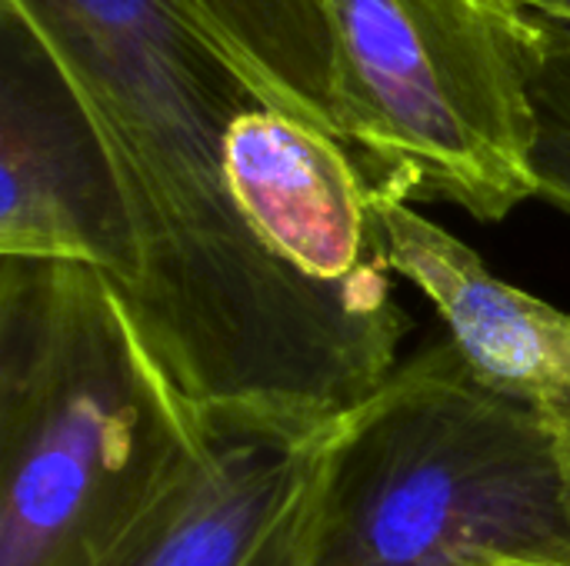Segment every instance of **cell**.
I'll return each mask as SVG.
<instances>
[{
    "mask_svg": "<svg viewBox=\"0 0 570 566\" xmlns=\"http://www.w3.org/2000/svg\"><path fill=\"white\" fill-rule=\"evenodd\" d=\"M207 430L120 290L0 264V566H100Z\"/></svg>",
    "mask_w": 570,
    "mask_h": 566,
    "instance_id": "6da1fadb",
    "label": "cell"
},
{
    "mask_svg": "<svg viewBox=\"0 0 570 566\" xmlns=\"http://www.w3.org/2000/svg\"><path fill=\"white\" fill-rule=\"evenodd\" d=\"M327 107L371 187L498 224L541 193L531 0H317Z\"/></svg>",
    "mask_w": 570,
    "mask_h": 566,
    "instance_id": "7a4b0ae2",
    "label": "cell"
},
{
    "mask_svg": "<svg viewBox=\"0 0 570 566\" xmlns=\"http://www.w3.org/2000/svg\"><path fill=\"white\" fill-rule=\"evenodd\" d=\"M570 564V490L544 424L451 340L397 367L347 440L317 566Z\"/></svg>",
    "mask_w": 570,
    "mask_h": 566,
    "instance_id": "3957f363",
    "label": "cell"
},
{
    "mask_svg": "<svg viewBox=\"0 0 570 566\" xmlns=\"http://www.w3.org/2000/svg\"><path fill=\"white\" fill-rule=\"evenodd\" d=\"M367 404L334 417L207 414L197 447L100 566H317L327 490Z\"/></svg>",
    "mask_w": 570,
    "mask_h": 566,
    "instance_id": "277c9868",
    "label": "cell"
},
{
    "mask_svg": "<svg viewBox=\"0 0 570 566\" xmlns=\"http://www.w3.org/2000/svg\"><path fill=\"white\" fill-rule=\"evenodd\" d=\"M0 257L80 264L127 290L137 254L110 163L37 50L3 23Z\"/></svg>",
    "mask_w": 570,
    "mask_h": 566,
    "instance_id": "5b68a950",
    "label": "cell"
},
{
    "mask_svg": "<svg viewBox=\"0 0 570 566\" xmlns=\"http://www.w3.org/2000/svg\"><path fill=\"white\" fill-rule=\"evenodd\" d=\"M224 167L240 214L277 260L324 290L401 307L371 183L337 137L257 103L230 123Z\"/></svg>",
    "mask_w": 570,
    "mask_h": 566,
    "instance_id": "8992f818",
    "label": "cell"
},
{
    "mask_svg": "<svg viewBox=\"0 0 570 566\" xmlns=\"http://www.w3.org/2000/svg\"><path fill=\"white\" fill-rule=\"evenodd\" d=\"M391 270L417 287L468 370L548 430L570 490V314L498 277L461 237L371 187Z\"/></svg>",
    "mask_w": 570,
    "mask_h": 566,
    "instance_id": "52a82bcc",
    "label": "cell"
},
{
    "mask_svg": "<svg viewBox=\"0 0 570 566\" xmlns=\"http://www.w3.org/2000/svg\"><path fill=\"white\" fill-rule=\"evenodd\" d=\"M234 53L257 97L331 137L327 30L317 0H187Z\"/></svg>",
    "mask_w": 570,
    "mask_h": 566,
    "instance_id": "ba28073f",
    "label": "cell"
},
{
    "mask_svg": "<svg viewBox=\"0 0 570 566\" xmlns=\"http://www.w3.org/2000/svg\"><path fill=\"white\" fill-rule=\"evenodd\" d=\"M538 147L534 167L541 200L570 217V27L548 20V43L534 83Z\"/></svg>",
    "mask_w": 570,
    "mask_h": 566,
    "instance_id": "9c48e42d",
    "label": "cell"
},
{
    "mask_svg": "<svg viewBox=\"0 0 570 566\" xmlns=\"http://www.w3.org/2000/svg\"><path fill=\"white\" fill-rule=\"evenodd\" d=\"M531 7H534L544 20L570 27V0H531Z\"/></svg>",
    "mask_w": 570,
    "mask_h": 566,
    "instance_id": "30bf717a",
    "label": "cell"
},
{
    "mask_svg": "<svg viewBox=\"0 0 570 566\" xmlns=\"http://www.w3.org/2000/svg\"><path fill=\"white\" fill-rule=\"evenodd\" d=\"M504 566H570V564H504Z\"/></svg>",
    "mask_w": 570,
    "mask_h": 566,
    "instance_id": "8fae6325",
    "label": "cell"
}]
</instances>
